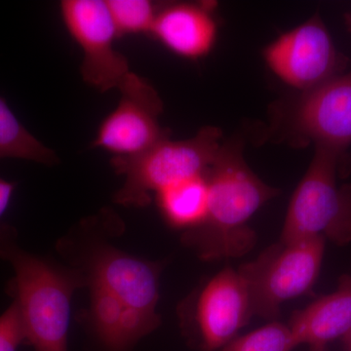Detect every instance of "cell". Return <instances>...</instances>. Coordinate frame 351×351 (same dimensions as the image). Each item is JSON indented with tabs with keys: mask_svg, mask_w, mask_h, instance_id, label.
<instances>
[{
	"mask_svg": "<svg viewBox=\"0 0 351 351\" xmlns=\"http://www.w3.org/2000/svg\"><path fill=\"white\" fill-rule=\"evenodd\" d=\"M209 208L204 223L186 230L182 242L202 260L241 257L257 242L248 221L279 195L249 168L237 142L223 145L206 173Z\"/></svg>",
	"mask_w": 351,
	"mask_h": 351,
	"instance_id": "obj_1",
	"label": "cell"
},
{
	"mask_svg": "<svg viewBox=\"0 0 351 351\" xmlns=\"http://www.w3.org/2000/svg\"><path fill=\"white\" fill-rule=\"evenodd\" d=\"M0 258L12 265L14 301L34 351H68L71 299L87 286L82 270L58 267L21 248L12 226H0Z\"/></svg>",
	"mask_w": 351,
	"mask_h": 351,
	"instance_id": "obj_2",
	"label": "cell"
},
{
	"mask_svg": "<svg viewBox=\"0 0 351 351\" xmlns=\"http://www.w3.org/2000/svg\"><path fill=\"white\" fill-rule=\"evenodd\" d=\"M351 166L348 156L315 149L288 206L280 241L322 237L343 246L351 242V184H339Z\"/></svg>",
	"mask_w": 351,
	"mask_h": 351,
	"instance_id": "obj_3",
	"label": "cell"
},
{
	"mask_svg": "<svg viewBox=\"0 0 351 351\" xmlns=\"http://www.w3.org/2000/svg\"><path fill=\"white\" fill-rule=\"evenodd\" d=\"M221 131L216 127L201 128L188 140L161 141L149 151L130 158L112 157L117 175L124 176L123 186L115 193L114 202L128 207H145L152 193L206 175L219 156Z\"/></svg>",
	"mask_w": 351,
	"mask_h": 351,
	"instance_id": "obj_4",
	"label": "cell"
},
{
	"mask_svg": "<svg viewBox=\"0 0 351 351\" xmlns=\"http://www.w3.org/2000/svg\"><path fill=\"white\" fill-rule=\"evenodd\" d=\"M326 240L279 242L239 270L250 295L253 316L276 321L282 304L306 295L319 276Z\"/></svg>",
	"mask_w": 351,
	"mask_h": 351,
	"instance_id": "obj_5",
	"label": "cell"
},
{
	"mask_svg": "<svg viewBox=\"0 0 351 351\" xmlns=\"http://www.w3.org/2000/svg\"><path fill=\"white\" fill-rule=\"evenodd\" d=\"M181 316L184 335L195 350L219 351L239 337L254 317L239 270L226 267L216 274L184 302Z\"/></svg>",
	"mask_w": 351,
	"mask_h": 351,
	"instance_id": "obj_6",
	"label": "cell"
},
{
	"mask_svg": "<svg viewBox=\"0 0 351 351\" xmlns=\"http://www.w3.org/2000/svg\"><path fill=\"white\" fill-rule=\"evenodd\" d=\"M60 7L66 29L82 50L83 80L101 92L119 90L132 71L113 45L119 36L106 1L64 0Z\"/></svg>",
	"mask_w": 351,
	"mask_h": 351,
	"instance_id": "obj_7",
	"label": "cell"
},
{
	"mask_svg": "<svg viewBox=\"0 0 351 351\" xmlns=\"http://www.w3.org/2000/svg\"><path fill=\"white\" fill-rule=\"evenodd\" d=\"M263 58L277 77L302 93L343 73L348 64L317 14L270 43Z\"/></svg>",
	"mask_w": 351,
	"mask_h": 351,
	"instance_id": "obj_8",
	"label": "cell"
},
{
	"mask_svg": "<svg viewBox=\"0 0 351 351\" xmlns=\"http://www.w3.org/2000/svg\"><path fill=\"white\" fill-rule=\"evenodd\" d=\"M119 91V104L101 122L94 147L110 152L113 157L130 158L169 138L170 131L158 122L162 100L151 83L132 73Z\"/></svg>",
	"mask_w": 351,
	"mask_h": 351,
	"instance_id": "obj_9",
	"label": "cell"
},
{
	"mask_svg": "<svg viewBox=\"0 0 351 351\" xmlns=\"http://www.w3.org/2000/svg\"><path fill=\"white\" fill-rule=\"evenodd\" d=\"M291 128L299 144L346 156L351 145V69L304 92L292 117Z\"/></svg>",
	"mask_w": 351,
	"mask_h": 351,
	"instance_id": "obj_10",
	"label": "cell"
},
{
	"mask_svg": "<svg viewBox=\"0 0 351 351\" xmlns=\"http://www.w3.org/2000/svg\"><path fill=\"white\" fill-rule=\"evenodd\" d=\"M80 252L77 269L85 274L88 283L100 284L127 306L152 315L158 314L161 269L157 263L133 257L101 242L88 243Z\"/></svg>",
	"mask_w": 351,
	"mask_h": 351,
	"instance_id": "obj_11",
	"label": "cell"
},
{
	"mask_svg": "<svg viewBox=\"0 0 351 351\" xmlns=\"http://www.w3.org/2000/svg\"><path fill=\"white\" fill-rule=\"evenodd\" d=\"M151 34L178 56L196 60L213 49L218 27L211 5L174 3L158 10Z\"/></svg>",
	"mask_w": 351,
	"mask_h": 351,
	"instance_id": "obj_12",
	"label": "cell"
},
{
	"mask_svg": "<svg viewBox=\"0 0 351 351\" xmlns=\"http://www.w3.org/2000/svg\"><path fill=\"white\" fill-rule=\"evenodd\" d=\"M297 346H327L351 335V272L339 278L338 287L301 311L288 322Z\"/></svg>",
	"mask_w": 351,
	"mask_h": 351,
	"instance_id": "obj_13",
	"label": "cell"
},
{
	"mask_svg": "<svg viewBox=\"0 0 351 351\" xmlns=\"http://www.w3.org/2000/svg\"><path fill=\"white\" fill-rule=\"evenodd\" d=\"M91 294V323L96 336L110 351H126L151 334L147 314L127 306L100 284L88 283Z\"/></svg>",
	"mask_w": 351,
	"mask_h": 351,
	"instance_id": "obj_14",
	"label": "cell"
},
{
	"mask_svg": "<svg viewBox=\"0 0 351 351\" xmlns=\"http://www.w3.org/2000/svg\"><path fill=\"white\" fill-rule=\"evenodd\" d=\"M157 204L168 223L175 228H197L204 223L209 208L206 175L198 176L156 193Z\"/></svg>",
	"mask_w": 351,
	"mask_h": 351,
	"instance_id": "obj_15",
	"label": "cell"
},
{
	"mask_svg": "<svg viewBox=\"0 0 351 351\" xmlns=\"http://www.w3.org/2000/svg\"><path fill=\"white\" fill-rule=\"evenodd\" d=\"M5 158L49 166L59 162L55 152L34 137L0 97V160Z\"/></svg>",
	"mask_w": 351,
	"mask_h": 351,
	"instance_id": "obj_16",
	"label": "cell"
},
{
	"mask_svg": "<svg viewBox=\"0 0 351 351\" xmlns=\"http://www.w3.org/2000/svg\"><path fill=\"white\" fill-rule=\"evenodd\" d=\"M117 36L149 32L158 9L149 0H107Z\"/></svg>",
	"mask_w": 351,
	"mask_h": 351,
	"instance_id": "obj_17",
	"label": "cell"
},
{
	"mask_svg": "<svg viewBox=\"0 0 351 351\" xmlns=\"http://www.w3.org/2000/svg\"><path fill=\"white\" fill-rule=\"evenodd\" d=\"M295 348L288 324L271 321L265 326L237 337L219 351H292Z\"/></svg>",
	"mask_w": 351,
	"mask_h": 351,
	"instance_id": "obj_18",
	"label": "cell"
},
{
	"mask_svg": "<svg viewBox=\"0 0 351 351\" xmlns=\"http://www.w3.org/2000/svg\"><path fill=\"white\" fill-rule=\"evenodd\" d=\"M22 343H27V336L17 302L0 315V351H17Z\"/></svg>",
	"mask_w": 351,
	"mask_h": 351,
	"instance_id": "obj_19",
	"label": "cell"
},
{
	"mask_svg": "<svg viewBox=\"0 0 351 351\" xmlns=\"http://www.w3.org/2000/svg\"><path fill=\"white\" fill-rule=\"evenodd\" d=\"M15 189V182H8L0 178V218L5 213Z\"/></svg>",
	"mask_w": 351,
	"mask_h": 351,
	"instance_id": "obj_20",
	"label": "cell"
},
{
	"mask_svg": "<svg viewBox=\"0 0 351 351\" xmlns=\"http://www.w3.org/2000/svg\"><path fill=\"white\" fill-rule=\"evenodd\" d=\"M308 351H327V346L314 345L308 346Z\"/></svg>",
	"mask_w": 351,
	"mask_h": 351,
	"instance_id": "obj_21",
	"label": "cell"
},
{
	"mask_svg": "<svg viewBox=\"0 0 351 351\" xmlns=\"http://www.w3.org/2000/svg\"><path fill=\"white\" fill-rule=\"evenodd\" d=\"M345 341H346V345H348V350H350V351H351V335L350 337H348V339H346Z\"/></svg>",
	"mask_w": 351,
	"mask_h": 351,
	"instance_id": "obj_22",
	"label": "cell"
},
{
	"mask_svg": "<svg viewBox=\"0 0 351 351\" xmlns=\"http://www.w3.org/2000/svg\"><path fill=\"white\" fill-rule=\"evenodd\" d=\"M348 22H350V27H351V17H350V19L348 20Z\"/></svg>",
	"mask_w": 351,
	"mask_h": 351,
	"instance_id": "obj_23",
	"label": "cell"
}]
</instances>
